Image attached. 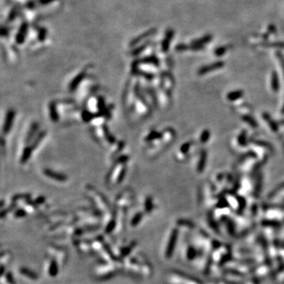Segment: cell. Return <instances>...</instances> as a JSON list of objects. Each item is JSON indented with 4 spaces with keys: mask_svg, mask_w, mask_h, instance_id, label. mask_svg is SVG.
I'll return each instance as SVG.
<instances>
[{
    "mask_svg": "<svg viewBox=\"0 0 284 284\" xmlns=\"http://www.w3.org/2000/svg\"><path fill=\"white\" fill-rule=\"evenodd\" d=\"M128 160V156H122L116 159V163L113 165L111 171L107 177V184L114 186L122 182L126 173V163Z\"/></svg>",
    "mask_w": 284,
    "mask_h": 284,
    "instance_id": "1",
    "label": "cell"
},
{
    "mask_svg": "<svg viewBox=\"0 0 284 284\" xmlns=\"http://www.w3.org/2000/svg\"><path fill=\"white\" fill-rule=\"evenodd\" d=\"M92 133L93 134L94 138L102 144H113L115 142V140H114L115 138L110 134L108 128L106 126L105 123L92 126Z\"/></svg>",
    "mask_w": 284,
    "mask_h": 284,
    "instance_id": "2",
    "label": "cell"
},
{
    "mask_svg": "<svg viewBox=\"0 0 284 284\" xmlns=\"http://www.w3.org/2000/svg\"><path fill=\"white\" fill-rule=\"evenodd\" d=\"M88 193H89L90 195H92V197L93 198L94 201L96 202V205L102 208L103 210H109L110 209V205L108 204V201H107L106 198L104 197V195L100 193V192L96 190L95 189H94L92 186L91 185H88L86 189Z\"/></svg>",
    "mask_w": 284,
    "mask_h": 284,
    "instance_id": "3",
    "label": "cell"
},
{
    "mask_svg": "<svg viewBox=\"0 0 284 284\" xmlns=\"http://www.w3.org/2000/svg\"><path fill=\"white\" fill-rule=\"evenodd\" d=\"M212 40V36L211 35H205V37H201V38L192 41L191 45L189 46V49L193 51H200L205 47L206 43H209Z\"/></svg>",
    "mask_w": 284,
    "mask_h": 284,
    "instance_id": "4",
    "label": "cell"
},
{
    "mask_svg": "<svg viewBox=\"0 0 284 284\" xmlns=\"http://www.w3.org/2000/svg\"><path fill=\"white\" fill-rule=\"evenodd\" d=\"M14 118H15V111L14 110H9L6 115L5 122L2 127V134L6 135V134H8L9 132L11 131L14 121Z\"/></svg>",
    "mask_w": 284,
    "mask_h": 284,
    "instance_id": "5",
    "label": "cell"
},
{
    "mask_svg": "<svg viewBox=\"0 0 284 284\" xmlns=\"http://www.w3.org/2000/svg\"><path fill=\"white\" fill-rule=\"evenodd\" d=\"M224 62L223 61H218L215 63H213L212 64L207 65V66H204L201 68H200V69L198 70V74L199 75H204L208 73H211L212 71L217 70L219 69H221L224 66Z\"/></svg>",
    "mask_w": 284,
    "mask_h": 284,
    "instance_id": "6",
    "label": "cell"
},
{
    "mask_svg": "<svg viewBox=\"0 0 284 284\" xmlns=\"http://www.w3.org/2000/svg\"><path fill=\"white\" fill-rule=\"evenodd\" d=\"M87 71H88L87 69H84V70H82L81 73H78V74L72 80L71 83L69 84V90H70L71 92H73V91L76 90L77 88L80 85V84L82 83V82H83L84 80L85 79V78H86Z\"/></svg>",
    "mask_w": 284,
    "mask_h": 284,
    "instance_id": "7",
    "label": "cell"
},
{
    "mask_svg": "<svg viewBox=\"0 0 284 284\" xmlns=\"http://www.w3.org/2000/svg\"><path fill=\"white\" fill-rule=\"evenodd\" d=\"M43 174H44V175L47 176L48 179L56 181V182H64L67 180V177L65 175H63V174L61 173H58V172L55 171H53L50 170V169H45V170H43Z\"/></svg>",
    "mask_w": 284,
    "mask_h": 284,
    "instance_id": "8",
    "label": "cell"
},
{
    "mask_svg": "<svg viewBox=\"0 0 284 284\" xmlns=\"http://www.w3.org/2000/svg\"><path fill=\"white\" fill-rule=\"evenodd\" d=\"M131 201V192L129 190L123 191L116 200V204L118 206L125 207Z\"/></svg>",
    "mask_w": 284,
    "mask_h": 284,
    "instance_id": "9",
    "label": "cell"
},
{
    "mask_svg": "<svg viewBox=\"0 0 284 284\" xmlns=\"http://www.w3.org/2000/svg\"><path fill=\"white\" fill-rule=\"evenodd\" d=\"M264 120L266 122H267L268 126V128L272 130L273 133H276V132H279V126H277L275 122L273 121V119H271L270 116H269L268 114H267L266 113H264L263 115Z\"/></svg>",
    "mask_w": 284,
    "mask_h": 284,
    "instance_id": "10",
    "label": "cell"
},
{
    "mask_svg": "<svg viewBox=\"0 0 284 284\" xmlns=\"http://www.w3.org/2000/svg\"><path fill=\"white\" fill-rule=\"evenodd\" d=\"M271 87L274 92H277L279 90V75L276 72H273L271 78Z\"/></svg>",
    "mask_w": 284,
    "mask_h": 284,
    "instance_id": "11",
    "label": "cell"
},
{
    "mask_svg": "<svg viewBox=\"0 0 284 284\" xmlns=\"http://www.w3.org/2000/svg\"><path fill=\"white\" fill-rule=\"evenodd\" d=\"M243 96V92L241 90L233 91L227 94V99L230 102H234V101L238 100L239 99H242Z\"/></svg>",
    "mask_w": 284,
    "mask_h": 284,
    "instance_id": "12",
    "label": "cell"
},
{
    "mask_svg": "<svg viewBox=\"0 0 284 284\" xmlns=\"http://www.w3.org/2000/svg\"><path fill=\"white\" fill-rule=\"evenodd\" d=\"M207 153L205 151H203V153H201V156H200V159L199 161H198V164H197V170L199 173H201V172L204 171V169L205 167V163H206V160H207Z\"/></svg>",
    "mask_w": 284,
    "mask_h": 284,
    "instance_id": "13",
    "label": "cell"
},
{
    "mask_svg": "<svg viewBox=\"0 0 284 284\" xmlns=\"http://www.w3.org/2000/svg\"><path fill=\"white\" fill-rule=\"evenodd\" d=\"M20 272H21V274H22L23 276L28 277L30 279H33V280H37L38 279V276H37V274L35 273L34 272H33V271L26 268H21L20 269Z\"/></svg>",
    "mask_w": 284,
    "mask_h": 284,
    "instance_id": "14",
    "label": "cell"
},
{
    "mask_svg": "<svg viewBox=\"0 0 284 284\" xmlns=\"http://www.w3.org/2000/svg\"><path fill=\"white\" fill-rule=\"evenodd\" d=\"M58 272H59V267H58L57 263L55 260H52L49 266V275L52 277H55L56 275H58Z\"/></svg>",
    "mask_w": 284,
    "mask_h": 284,
    "instance_id": "15",
    "label": "cell"
},
{
    "mask_svg": "<svg viewBox=\"0 0 284 284\" xmlns=\"http://www.w3.org/2000/svg\"><path fill=\"white\" fill-rule=\"evenodd\" d=\"M192 146H193L192 142H187V143H185L184 144H182V147L180 148V150H179L181 156H186V155L188 154V153L190 152L191 149H192Z\"/></svg>",
    "mask_w": 284,
    "mask_h": 284,
    "instance_id": "16",
    "label": "cell"
},
{
    "mask_svg": "<svg viewBox=\"0 0 284 284\" xmlns=\"http://www.w3.org/2000/svg\"><path fill=\"white\" fill-rule=\"evenodd\" d=\"M260 45L262 47H279V48H284L283 42H274V43H260Z\"/></svg>",
    "mask_w": 284,
    "mask_h": 284,
    "instance_id": "17",
    "label": "cell"
},
{
    "mask_svg": "<svg viewBox=\"0 0 284 284\" xmlns=\"http://www.w3.org/2000/svg\"><path fill=\"white\" fill-rule=\"evenodd\" d=\"M230 47V45H226V46H221V47H217V48L214 51V54H215L216 56L224 55L226 52L229 50Z\"/></svg>",
    "mask_w": 284,
    "mask_h": 284,
    "instance_id": "18",
    "label": "cell"
},
{
    "mask_svg": "<svg viewBox=\"0 0 284 284\" xmlns=\"http://www.w3.org/2000/svg\"><path fill=\"white\" fill-rule=\"evenodd\" d=\"M142 217H143V213L142 212L136 213L135 215L133 217V219H132V220H131V225L134 226V227H135V226H137V224H140V222L141 221V220H142Z\"/></svg>",
    "mask_w": 284,
    "mask_h": 284,
    "instance_id": "19",
    "label": "cell"
},
{
    "mask_svg": "<svg viewBox=\"0 0 284 284\" xmlns=\"http://www.w3.org/2000/svg\"><path fill=\"white\" fill-rule=\"evenodd\" d=\"M175 235H176V232H175H175L173 233V235H172L171 238L170 243H169V245H168L167 250H166V255H167L168 256H171V253H172V251H173V249H174V245H175Z\"/></svg>",
    "mask_w": 284,
    "mask_h": 284,
    "instance_id": "20",
    "label": "cell"
},
{
    "mask_svg": "<svg viewBox=\"0 0 284 284\" xmlns=\"http://www.w3.org/2000/svg\"><path fill=\"white\" fill-rule=\"evenodd\" d=\"M144 207H145V211L148 213L151 212L153 209V198L147 197L146 198L145 203H144Z\"/></svg>",
    "mask_w": 284,
    "mask_h": 284,
    "instance_id": "21",
    "label": "cell"
},
{
    "mask_svg": "<svg viewBox=\"0 0 284 284\" xmlns=\"http://www.w3.org/2000/svg\"><path fill=\"white\" fill-rule=\"evenodd\" d=\"M115 225H116V220H114V218L111 219L109 221V223H108V225H107V227H106V232L108 233V234H110L111 232H112L113 230H114V227H115Z\"/></svg>",
    "mask_w": 284,
    "mask_h": 284,
    "instance_id": "22",
    "label": "cell"
},
{
    "mask_svg": "<svg viewBox=\"0 0 284 284\" xmlns=\"http://www.w3.org/2000/svg\"><path fill=\"white\" fill-rule=\"evenodd\" d=\"M210 138V131L209 130H204L202 132V134H201V137H200V141L203 144H205L206 143L208 140H209Z\"/></svg>",
    "mask_w": 284,
    "mask_h": 284,
    "instance_id": "23",
    "label": "cell"
},
{
    "mask_svg": "<svg viewBox=\"0 0 284 284\" xmlns=\"http://www.w3.org/2000/svg\"><path fill=\"white\" fill-rule=\"evenodd\" d=\"M246 140H247V137H246V132H242L237 137V143L240 144V146H246Z\"/></svg>",
    "mask_w": 284,
    "mask_h": 284,
    "instance_id": "24",
    "label": "cell"
},
{
    "mask_svg": "<svg viewBox=\"0 0 284 284\" xmlns=\"http://www.w3.org/2000/svg\"><path fill=\"white\" fill-rule=\"evenodd\" d=\"M242 119L245 122H246L247 124H249V125H250L251 127H253V128H256V122H255V120L253 119V118H251V117L247 116V115H246V116L243 117Z\"/></svg>",
    "mask_w": 284,
    "mask_h": 284,
    "instance_id": "25",
    "label": "cell"
},
{
    "mask_svg": "<svg viewBox=\"0 0 284 284\" xmlns=\"http://www.w3.org/2000/svg\"><path fill=\"white\" fill-rule=\"evenodd\" d=\"M134 243H132V244L130 245V246H126V247L123 248L122 250V251H121L122 256V257H124V256H127V255H128L129 253H130V251L132 250V248H134Z\"/></svg>",
    "mask_w": 284,
    "mask_h": 284,
    "instance_id": "26",
    "label": "cell"
},
{
    "mask_svg": "<svg viewBox=\"0 0 284 284\" xmlns=\"http://www.w3.org/2000/svg\"><path fill=\"white\" fill-rule=\"evenodd\" d=\"M189 49V46H188L187 44H184V43H179V45H177L175 47V50L176 51L179 52H182V51H187Z\"/></svg>",
    "mask_w": 284,
    "mask_h": 284,
    "instance_id": "27",
    "label": "cell"
},
{
    "mask_svg": "<svg viewBox=\"0 0 284 284\" xmlns=\"http://www.w3.org/2000/svg\"><path fill=\"white\" fill-rule=\"evenodd\" d=\"M26 215V211H24L23 209H17V211L14 212V217L15 218H22V217L25 216Z\"/></svg>",
    "mask_w": 284,
    "mask_h": 284,
    "instance_id": "28",
    "label": "cell"
},
{
    "mask_svg": "<svg viewBox=\"0 0 284 284\" xmlns=\"http://www.w3.org/2000/svg\"><path fill=\"white\" fill-rule=\"evenodd\" d=\"M276 56H277L278 59H279V62H280L281 66H282V70H283V72H284V57H283V55H282V53H281L280 51H277L276 52Z\"/></svg>",
    "mask_w": 284,
    "mask_h": 284,
    "instance_id": "29",
    "label": "cell"
},
{
    "mask_svg": "<svg viewBox=\"0 0 284 284\" xmlns=\"http://www.w3.org/2000/svg\"><path fill=\"white\" fill-rule=\"evenodd\" d=\"M268 30L269 33H272V34H274V33H276V26L274 25V24H269L268 28Z\"/></svg>",
    "mask_w": 284,
    "mask_h": 284,
    "instance_id": "30",
    "label": "cell"
},
{
    "mask_svg": "<svg viewBox=\"0 0 284 284\" xmlns=\"http://www.w3.org/2000/svg\"><path fill=\"white\" fill-rule=\"evenodd\" d=\"M7 280L10 284H14V277H13L12 275H11V273L7 274Z\"/></svg>",
    "mask_w": 284,
    "mask_h": 284,
    "instance_id": "31",
    "label": "cell"
},
{
    "mask_svg": "<svg viewBox=\"0 0 284 284\" xmlns=\"http://www.w3.org/2000/svg\"><path fill=\"white\" fill-rule=\"evenodd\" d=\"M44 201H45V198L43 197H38L36 200V203L39 204V205H40V204H43Z\"/></svg>",
    "mask_w": 284,
    "mask_h": 284,
    "instance_id": "32",
    "label": "cell"
},
{
    "mask_svg": "<svg viewBox=\"0 0 284 284\" xmlns=\"http://www.w3.org/2000/svg\"><path fill=\"white\" fill-rule=\"evenodd\" d=\"M281 112H282V114H284V104L282 107V110H281Z\"/></svg>",
    "mask_w": 284,
    "mask_h": 284,
    "instance_id": "33",
    "label": "cell"
},
{
    "mask_svg": "<svg viewBox=\"0 0 284 284\" xmlns=\"http://www.w3.org/2000/svg\"><path fill=\"white\" fill-rule=\"evenodd\" d=\"M281 123H282V124H283V125H284V121H282V122H281Z\"/></svg>",
    "mask_w": 284,
    "mask_h": 284,
    "instance_id": "34",
    "label": "cell"
}]
</instances>
